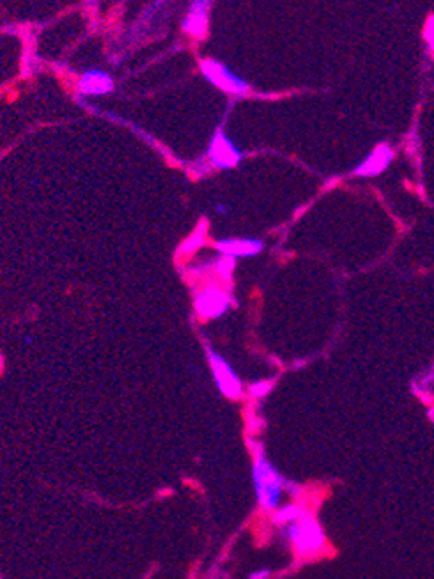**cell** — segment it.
Instances as JSON below:
<instances>
[{"instance_id":"cell-1","label":"cell","mask_w":434,"mask_h":579,"mask_svg":"<svg viewBox=\"0 0 434 579\" xmlns=\"http://www.w3.org/2000/svg\"><path fill=\"white\" fill-rule=\"evenodd\" d=\"M248 443H250V449L254 452V470H252V473H254V486L259 507L262 510L273 512L280 505L282 493L285 491L287 480L278 473V470L270 461L266 459L264 449H262L261 443H255L254 440H250Z\"/></svg>"},{"instance_id":"cell-2","label":"cell","mask_w":434,"mask_h":579,"mask_svg":"<svg viewBox=\"0 0 434 579\" xmlns=\"http://www.w3.org/2000/svg\"><path fill=\"white\" fill-rule=\"evenodd\" d=\"M284 533L299 557H316L325 550V531L308 510L299 519L285 524Z\"/></svg>"},{"instance_id":"cell-3","label":"cell","mask_w":434,"mask_h":579,"mask_svg":"<svg viewBox=\"0 0 434 579\" xmlns=\"http://www.w3.org/2000/svg\"><path fill=\"white\" fill-rule=\"evenodd\" d=\"M206 358L218 392L231 400L241 399L243 397V383H241L236 370L232 369L231 363L220 353L215 351L210 344H206Z\"/></svg>"},{"instance_id":"cell-4","label":"cell","mask_w":434,"mask_h":579,"mask_svg":"<svg viewBox=\"0 0 434 579\" xmlns=\"http://www.w3.org/2000/svg\"><path fill=\"white\" fill-rule=\"evenodd\" d=\"M229 306H231V294L215 282H210L195 292L194 308L198 318L218 319L229 311Z\"/></svg>"},{"instance_id":"cell-5","label":"cell","mask_w":434,"mask_h":579,"mask_svg":"<svg viewBox=\"0 0 434 579\" xmlns=\"http://www.w3.org/2000/svg\"><path fill=\"white\" fill-rule=\"evenodd\" d=\"M201 73H203L204 79H206L208 82L213 83L215 87L222 89L224 93L232 94V96H243V94L248 93V83L243 82L241 79H238L229 67H225L224 64L218 62V60H201Z\"/></svg>"},{"instance_id":"cell-6","label":"cell","mask_w":434,"mask_h":579,"mask_svg":"<svg viewBox=\"0 0 434 579\" xmlns=\"http://www.w3.org/2000/svg\"><path fill=\"white\" fill-rule=\"evenodd\" d=\"M243 154L241 151L234 146L231 139H229L225 131L218 128L217 133L211 139L210 147H208V160L215 168L220 170H227V168H234L241 161Z\"/></svg>"},{"instance_id":"cell-7","label":"cell","mask_w":434,"mask_h":579,"mask_svg":"<svg viewBox=\"0 0 434 579\" xmlns=\"http://www.w3.org/2000/svg\"><path fill=\"white\" fill-rule=\"evenodd\" d=\"M264 243L255 238H227V240H220L215 243V250L220 255H227V257H254V255L261 254Z\"/></svg>"},{"instance_id":"cell-8","label":"cell","mask_w":434,"mask_h":579,"mask_svg":"<svg viewBox=\"0 0 434 579\" xmlns=\"http://www.w3.org/2000/svg\"><path fill=\"white\" fill-rule=\"evenodd\" d=\"M114 86V79L103 69H89L76 82V89L83 96H107L112 93Z\"/></svg>"},{"instance_id":"cell-9","label":"cell","mask_w":434,"mask_h":579,"mask_svg":"<svg viewBox=\"0 0 434 579\" xmlns=\"http://www.w3.org/2000/svg\"><path fill=\"white\" fill-rule=\"evenodd\" d=\"M213 0H191L187 20L183 22L184 32L194 38H204L208 32V15Z\"/></svg>"},{"instance_id":"cell-10","label":"cell","mask_w":434,"mask_h":579,"mask_svg":"<svg viewBox=\"0 0 434 579\" xmlns=\"http://www.w3.org/2000/svg\"><path fill=\"white\" fill-rule=\"evenodd\" d=\"M393 160V153L388 146H378L374 151H372L358 167L353 170L356 177H374L379 176L381 172H385L388 165L392 163Z\"/></svg>"},{"instance_id":"cell-11","label":"cell","mask_w":434,"mask_h":579,"mask_svg":"<svg viewBox=\"0 0 434 579\" xmlns=\"http://www.w3.org/2000/svg\"><path fill=\"white\" fill-rule=\"evenodd\" d=\"M206 232H208V224H206V222H201V224H198V227L195 229L194 234L188 236L187 240H184L183 243L179 245V250H177V254H179L181 257H188V255L195 254L198 248L203 247L204 241H206Z\"/></svg>"},{"instance_id":"cell-12","label":"cell","mask_w":434,"mask_h":579,"mask_svg":"<svg viewBox=\"0 0 434 579\" xmlns=\"http://www.w3.org/2000/svg\"><path fill=\"white\" fill-rule=\"evenodd\" d=\"M305 512H307V508H305L304 505L287 503L275 512V521H277L278 524H289L292 523V521L299 519Z\"/></svg>"},{"instance_id":"cell-13","label":"cell","mask_w":434,"mask_h":579,"mask_svg":"<svg viewBox=\"0 0 434 579\" xmlns=\"http://www.w3.org/2000/svg\"><path fill=\"white\" fill-rule=\"evenodd\" d=\"M234 268H236V259L234 257L222 255L218 261H215V271H217L218 278H222V280H231Z\"/></svg>"},{"instance_id":"cell-14","label":"cell","mask_w":434,"mask_h":579,"mask_svg":"<svg viewBox=\"0 0 434 579\" xmlns=\"http://www.w3.org/2000/svg\"><path fill=\"white\" fill-rule=\"evenodd\" d=\"M273 388V381H257L252 383L250 388H248V393H250L252 399H262Z\"/></svg>"},{"instance_id":"cell-15","label":"cell","mask_w":434,"mask_h":579,"mask_svg":"<svg viewBox=\"0 0 434 579\" xmlns=\"http://www.w3.org/2000/svg\"><path fill=\"white\" fill-rule=\"evenodd\" d=\"M271 572L268 568H262V571H255L250 574V579H268L270 578Z\"/></svg>"},{"instance_id":"cell-16","label":"cell","mask_w":434,"mask_h":579,"mask_svg":"<svg viewBox=\"0 0 434 579\" xmlns=\"http://www.w3.org/2000/svg\"><path fill=\"white\" fill-rule=\"evenodd\" d=\"M215 210H217L220 214H227V213H229L227 207H225L224 204H217V206H215Z\"/></svg>"},{"instance_id":"cell-17","label":"cell","mask_w":434,"mask_h":579,"mask_svg":"<svg viewBox=\"0 0 434 579\" xmlns=\"http://www.w3.org/2000/svg\"><path fill=\"white\" fill-rule=\"evenodd\" d=\"M23 342H25V344H29V342H32V336H25V339H23Z\"/></svg>"},{"instance_id":"cell-18","label":"cell","mask_w":434,"mask_h":579,"mask_svg":"<svg viewBox=\"0 0 434 579\" xmlns=\"http://www.w3.org/2000/svg\"><path fill=\"white\" fill-rule=\"evenodd\" d=\"M427 379H429V381H433V379H434V369L430 370V372H429V378H427Z\"/></svg>"},{"instance_id":"cell-19","label":"cell","mask_w":434,"mask_h":579,"mask_svg":"<svg viewBox=\"0 0 434 579\" xmlns=\"http://www.w3.org/2000/svg\"><path fill=\"white\" fill-rule=\"evenodd\" d=\"M2 363H4V362H2V356H0V367H2Z\"/></svg>"}]
</instances>
